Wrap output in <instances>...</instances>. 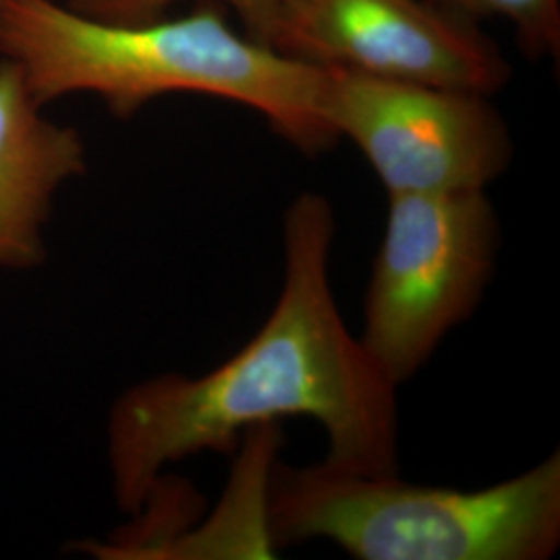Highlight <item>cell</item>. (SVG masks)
Wrapping results in <instances>:
<instances>
[{"label": "cell", "mask_w": 560, "mask_h": 560, "mask_svg": "<svg viewBox=\"0 0 560 560\" xmlns=\"http://www.w3.org/2000/svg\"><path fill=\"white\" fill-rule=\"evenodd\" d=\"M501 237L486 191L388 196L360 340L397 388L471 318L497 272Z\"/></svg>", "instance_id": "277c9868"}, {"label": "cell", "mask_w": 560, "mask_h": 560, "mask_svg": "<svg viewBox=\"0 0 560 560\" xmlns=\"http://www.w3.org/2000/svg\"><path fill=\"white\" fill-rule=\"evenodd\" d=\"M335 237L332 203L301 194L282 221V284L258 332L200 378L164 374L117 400L108 459L122 511L150 501L168 463L229 453L245 432L289 418L322 425L326 463L399 474V388L340 314L330 284Z\"/></svg>", "instance_id": "6da1fadb"}, {"label": "cell", "mask_w": 560, "mask_h": 560, "mask_svg": "<svg viewBox=\"0 0 560 560\" xmlns=\"http://www.w3.org/2000/svg\"><path fill=\"white\" fill-rule=\"evenodd\" d=\"M256 40L324 69L492 96L511 65L436 0H275Z\"/></svg>", "instance_id": "8992f818"}, {"label": "cell", "mask_w": 560, "mask_h": 560, "mask_svg": "<svg viewBox=\"0 0 560 560\" xmlns=\"http://www.w3.org/2000/svg\"><path fill=\"white\" fill-rule=\"evenodd\" d=\"M455 15L474 21L501 18L517 32L532 59L557 57L560 50V0H436Z\"/></svg>", "instance_id": "ba28073f"}, {"label": "cell", "mask_w": 560, "mask_h": 560, "mask_svg": "<svg viewBox=\"0 0 560 560\" xmlns=\"http://www.w3.org/2000/svg\"><path fill=\"white\" fill-rule=\"evenodd\" d=\"M261 525L277 546L337 544L360 560H546L560 546V453L511 480L455 490L322 459L275 465Z\"/></svg>", "instance_id": "3957f363"}, {"label": "cell", "mask_w": 560, "mask_h": 560, "mask_svg": "<svg viewBox=\"0 0 560 560\" xmlns=\"http://www.w3.org/2000/svg\"><path fill=\"white\" fill-rule=\"evenodd\" d=\"M0 55L38 104L98 94L129 117L164 94L237 102L305 154L339 140L322 115L324 69L235 34L212 9L180 20H98L55 0H0Z\"/></svg>", "instance_id": "7a4b0ae2"}, {"label": "cell", "mask_w": 560, "mask_h": 560, "mask_svg": "<svg viewBox=\"0 0 560 560\" xmlns=\"http://www.w3.org/2000/svg\"><path fill=\"white\" fill-rule=\"evenodd\" d=\"M179 0H69V7L83 15L119 23H140L156 20L162 11ZM231 4L245 23L249 38L256 40L258 32L268 20L275 0H221Z\"/></svg>", "instance_id": "9c48e42d"}, {"label": "cell", "mask_w": 560, "mask_h": 560, "mask_svg": "<svg viewBox=\"0 0 560 560\" xmlns=\"http://www.w3.org/2000/svg\"><path fill=\"white\" fill-rule=\"evenodd\" d=\"M85 171L81 138L40 115L20 69L0 62V266L44 256L40 229L60 185Z\"/></svg>", "instance_id": "52a82bcc"}, {"label": "cell", "mask_w": 560, "mask_h": 560, "mask_svg": "<svg viewBox=\"0 0 560 560\" xmlns=\"http://www.w3.org/2000/svg\"><path fill=\"white\" fill-rule=\"evenodd\" d=\"M488 98L324 69L322 115L360 148L388 196L486 191L513 159L506 122Z\"/></svg>", "instance_id": "5b68a950"}]
</instances>
